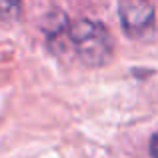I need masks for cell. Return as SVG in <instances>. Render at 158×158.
I'll use <instances>...</instances> for the list:
<instances>
[{
	"label": "cell",
	"mask_w": 158,
	"mask_h": 158,
	"mask_svg": "<svg viewBox=\"0 0 158 158\" xmlns=\"http://www.w3.org/2000/svg\"><path fill=\"white\" fill-rule=\"evenodd\" d=\"M66 36L72 44L78 60L84 66L98 68L110 62L112 52H114V40L102 22L90 18L74 20L68 24Z\"/></svg>",
	"instance_id": "obj_1"
},
{
	"label": "cell",
	"mask_w": 158,
	"mask_h": 158,
	"mask_svg": "<svg viewBox=\"0 0 158 158\" xmlns=\"http://www.w3.org/2000/svg\"><path fill=\"white\" fill-rule=\"evenodd\" d=\"M118 18L130 38H144L156 26V8L152 0H120Z\"/></svg>",
	"instance_id": "obj_2"
},
{
	"label": "cell",
	"mask_w": 158,
	"mask_h": 158,
	"mask_svg": "<svg viewBox=\"0 0 158 158\" xmlns=\"http://www.w3.org/2000/svg\"><path fill=\"white\" fill-rule=\"evenodd\" d=\"M22 14V0H0V18L16 20Z\"/></svg>",
	"instance_id": "obj_3"
},
{
	"label": "cell",
	"mask_w": 158,
	"mask_h": 158,
	"mask_svg": "<svg viewBox=\"0 0 158 158\" xmlns=\"http://www.w3.org/2000/svg\"><path fill=\"white\" fill-rule=\"evenodd\" d=\"M150 156L152 158H158V132L150 138Z\"/></svg>",
	"instance_id": "obj_4"
}]
</instances>
